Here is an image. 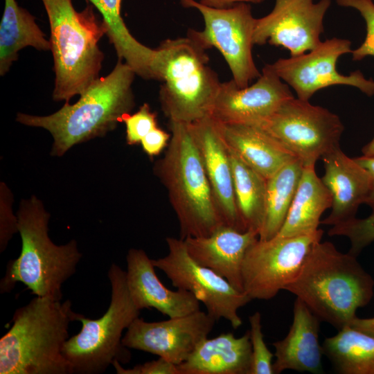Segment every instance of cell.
<instances>
[{
    "mask_svg": "<svg viewBox=\"0 0 374 374\" xmlns=\"http://www.w3.org/2000/svg\"><path fill=\"white\" fill-rule=\"evenodd\" d=\"M328 233L330 236L341 235L348 238L350 254L357 256L374 241V213L365 218L356 217L332 226Z\"/></svg>",
    "mask_w": 374,
    "mask_h": 374,
    "instance_id": "cell-30",
    "label": "cell"
},
{
    "mask_svg": "<svg viewBox=\"0 0 374 374\" xmlns=\"http://www.w3.org/2000/svg\"><path fill=\"white\" fill-rule=\"evenodd\" d=\"M322 349L340 374H374V336L348 326L323 341Z\"/></svg>",
    "mask_w": 374,
    "mask_h": 374,
    "instance_id": "cell-27",
    "label": "cell"
},
{
    "mask_svg": "<svg viewBox=\"0 0 374 374\" xmlns=\"http://www.w3.org/2000/svg\"><path fill=\"white\" fill-rule=\"evenodd\" d=\"M103 17L106 35L118 59L130 65L145 80H154L153 71L157 50L146 46L130 33L121 14L122 0H87Z\"/></svg>",
    "mask_w": 374,
    "mask_h": 374,
    "instance_id": "cell-25",
    "label": "cell"
},
{
    "mask_svg": "<svg viewBox=\"0 0 374 374\" xmlns=\"http://www.w3.org/2000/svg\"><path fill=\"white\" fill-rule=\"evenodd\" d=\"M179 1L185 8L198 10L204 21V30L190 29L187 36L205 50L217 48L239 87L249 86L252 80L260 76L252 55L256 18L253 17L248 3H239L227 8H214L195 0Z\"/></svg>",
    "mask_w": 374,
    "mask_h": 374,
    "instance_id": "cell-10",
    "label": "cell"
},
{
    "mask_svg": "<svg viewBox=\"0 0 374 374\" xmlns=\"http://www.w3.org/2000/svg\"><path fill=\"white\" fill-rule=\"evenodd\" d=\"M293 97L289 85L266 64L251 85L240 88L233 79L221 82L210 117L220 123L258 125Z\"/></svg>",
    "mask_w": 374,
    "mask_h": 374,
    "instance_id": "cell-16",
    "label": "cell"
},
{
    "mask_svg": "<svg viewBox=\"0 0 374 374\" xmlns=\"http://www.w3.org/2000/svg\"><path fill=\"white\" fill-rule=\"evenodd\" d=\"M190 127L224 224L247 231L237 208L229 150L216 123L208 116L190 123Z\"/></svg>",
    "mask_w": 374,
    "mask_h": 374,
    "instance_id": "cell-17",
    "label": "cell"
},
{
    "mask_svg": "<svg viewBox=\"0 0 374 374\" xmlns=\"http://www.w3.org/2000/svg\"><path fill=\"white\" fill-rule=\"evenodd\" d=\"M374 280L355 256L329 241L317 242L285 290L300 299L321 321L337 330L350 326L373 296Z\"/></svg>",
    "mask_w": 374,
    "mask_h": 374,
    "instance_id": "cell-1",
    "label": "cell"
},
{
    "mask_svg": "<svg viewBox=\"0 0 374 374\" xmlns=\"http://www.w3.org/2000/svg\"><path fill=\"white\" fill-rule=\"evenodd\" d=\"M324 175L321 178L330 190L332 202L328 216L321 224L334 226L356 217L372 186L369 172L355 158L348 157L340 146L321 157Z\"/></svg>",
    "mask_w": 374,
    "mask_h": 374,
    "instance_id": "cell-18",
    "label": "cell"
},
{
    "mask_svg": "<svg viewBox=\"0 0 374 374\" xmlns=\"http://www.w3.org/2000/svg\"><path fill=\"white\" fill-rule=\"evenodd\" d=\"M355 159L369 172L371 176V190L364 204L371 208L372 213H374V157L362 155Z\"/></svg>",
    "mask_w": 374,
    "mask_h": 374,
    "instance_id": "cell-36",
    "label": "cell"
},
{
    "mask_svg": "<svg viewBox=\"0 0 374 374\" xmlns=\"http://www.w3.org/2000/svg\"><path fill=\"white\" fill-rule=\"evenodd\" d=\"M80 314L70 300L36 296L17 309L0 339V374H71L62 349L71 322Z\"/></svg>",
    "mask_w": 374,
    "mask_h": 374,
    "instance_id": "cell-2",
    "label": "cell"
},
{
    "mask_svg": "<svg viewBox=\"0 0 374 374\" xmlns=\"http://www.w3.org/2000/svg\"><path fill=\"white\" fill-rule=\"evenodd\" d=\"M350 326L374 336V317L361 319L356 317L350 323Z\"/></svg>",
    "mask_w": 374,
    "mask_h": 374,
    "instance_id": "cell-38",
    "label": "cell"
},
{
    "mask_svg": "<svg viewBox=\"0 0 374 374\" xmlns=\"http://www.w3.org/2000/svg\"><path fill=\"white\" fill-rule=\"evenodd\" d=\"M166 240L168 253L163 258L152 259L154 267L161 270L177 289L194 294L216 321L224 319L233 328H238L242 324L238 310L251 301L249 296L195 262L188 254L184 240L167 237Z\"/></svg>",
    "mask_w": 374,
    "mask_h": 374,
    "instance_id": "cell-12",
    "label": "cell"
},
{
    "mask_svg": "<svg viewBox=\"0 0 374 374\" xmlns=\"http://www.w3.org/2000/svg\"><path fill=\"white\" fill-rule=\"evenodd\" d=\"M249 335L251 344L250 374H274L272 353L267 348L262 331L261 314L256 312L249 317Z\"/></svg>",
    "mask_w": 374,
    "mask_h": 374,
    "instance_id": "cell-31",
    "label": "cell"
},
{
    "mask_svg": "<svg viewBox=\"0 0 374 374\" xmlns=\"http://www.w3.org/2000/svg\"></svg>",
    "mask_w": 374,
    "mask_h": 374,
    "instance_id": "cell-40",
    "label": "cell"
},
{
    "mask_svg": "<svg viewBox=\"0 0 374 374\" xmlns=\"http://www.w3.org/2000/svg\"><path fill=\"white\" fill-rule=\"evenodd\" d=\"M123 121L126 126V141L129 145L141 143L142 139L154 128L158 127L157 116L151 112L148 103H144L133 114H126Z\"/></svg>",
    "mask_w": 374,
    "mask_h": 374,
    "instance_id": "cell-33",
    "label": "cell"
},
{
    "mask_svg": "<svg viewBox=\"0 0 374 374\" xmlns=\"http://www.w3.org/2000/svg\"><path fill=\"white\" fill-rule=\"evenodd\" d=\"M319 319L299 298L293 307V320L287 335L272 344L275 349L274 374L285 370L322 373V345L319 341Z\"/></svg>",
    "mask_w": 374,
    "mask_h": 374,
    "instance_id": "cell-21",
    "label": "cell"
},
{
    "mask_svg": "<svg viewBox=\"0 0 374 374\" xmlns=\"http://www.w3.org/2000/svg\"><path fill=\"white\" fill-rule=\"evenodd\" d=\"M49 217L35 197L21 203L17 220L21 251L17 259L7 265L0 281L1 294L10 292L20 282L36 296L62 300V286L75 273L82 254L74 240L59 246L51 240Z\"/></svg>",
    "mask_w": 374,
    "mask_h": 374,
    "instance_id": "cell-6",
    "label": "cell"
},
{
    "mask_svg": "<svg viewBox=\"0 0 374 374\" xmlns=\"http://www.w3.org/2000/svg\"><path fill=\"white\" fill-rule=\"evenodd\" d=\"M126 260L127 287L140 310L153 308L173 318L200 310V301L191 292L181 289L171 290L162 283L152 259L143 249H130Z\"/></svg>",
    "mask_w": 374,
    "mask_h": 374,
    "instance_id": "cell-19",
    "label": "cell"
},
{
    "mask_svg": "<svg viewBox=\"0 0 374 374\" xmlns=\"http://www.w3.org/2000/svg\"><path fill=\"white\" fill-rule=\"evenodd\" d=\"M32 46L39 51L51 50V42L28 10L19 6L16 0H5L4 11L0 24V75L9 71L18 59L22 48Z\"/></svg>",
    "mask_w": 374,
    "mask_h": 374,
    "instance_id": "cell-26",
    "label": "cell"
},
{
    "mask_svg": "<svg viewBox=\"0 0 374 374\" xmlns=\"http://www.w3.org/2000/svg\"><path fill=\"white\" fill-rule=\"evenodd\" d=\"M332 195L315 171L304 166L297 190L285 220L276 236L310 234L319 229L323 212L331 208Z\"/></svg>",
    "mask_w": 374,
    "mask_h": 374,
    "instance_id": "cell-24",
    "label": "cell"
},
{
    "mask_svg": "<svg viewBox=\"0 0 374 374\" xmlns=\"http://www.w3.org/2000/svg\"><path fill=\"white\" fill-rule=\"evenodd\" d=\"M170 136L159 127L154 128L141 142L143 151L150 157L159 154L168 146Z\"/></svg>",
    "mask_w": 374,
    "mask_h": 374,
    "instance_id": "cell-35",
    "label": "cell"
},
{
    "mask_svg": "<svg viewBox=\"0 0 374 374\" xmlns=\"http://www.w3.org/2000/svg\"><path fill=\"white\" fill-rule=\"evenodd\" d=\"M136 73L118 59L112 71L96 79L73 105L65 103L48 116L18 113L17 121L42 127L53 138L52 154L61 156L72 146L113 130L134 106L132 85Z\"/></svg>",
    "mask_w": 374,
    "mask_h": 374,
    "instance_id": "cell-3",
    "label": "cell"
},
{
    "mask_svg": "<svg viewBox=\"0 0 374 374\" xmlns=\"http://www.w3.org/2000/svg\"><path fill=\"white\" fill-rule=\"evenodd\" d=\"M156 50L154 73L168 121L193 123L210 116L221 82L206 50L188 36L166 39Z\"/></svg>",
    "mask_w": 374,
    "mask_h": 374,
    "instance_id": "cell-7",
    "label": "cell"
},
{
    "mask_svg": "<svg viewBox=\"0 0 374 374\" xmlns=\"http://www.w3.org/2000/svg\"><path fill=\"white\" fill-rule=\"evenodd\" d=\"M112 287L111 302L106 312L97 319L80 314L81 330L64 343L62 353L73 373L99 374L118 360L126 363L130 353L122 344V334L139 317L126 280V272L113 263L108 271Z\"/></svg>",
    "mask_w": 374,
    "mask_h": 374,
    "instance_id": "cell-8",
    "label": "cell"
},
{
    "mask_svg": "<svg viewBox=\"0 0 374 374\" xmlns=\"http://www.w3.org/2000/svg\"><path fill=\"white\" fill-rule=\"evenodd\" d=\"M362 153L366 157H374V136L362 148Z\"/></svg>",
    "mask_w": 374,
    "mask_h": 374,
    "instance_id": "cell-39",
    "label": "cell"
},
{
    "mask_svg": "<svg viewBox=\"0 0 374 374\" xmlns=\"http://www.w3.org/2000/svg\"><path fill=\"white\" fill-rule=\"evenodd\" d=\"M351 52L350 40L333 37L307 53L280 58L270 65L280 78L293 88L297 98L303 100H310L318 91L335 85L356 87L372 96L373 80L366 79L359 70L345 75L337 69L339 58Z\"/></svg>",
    "mask_w": 374,
    "mask_h": 374,
    "instance_id": "cell-13",
    "label": "cell"
},
{
    "mask_svg": "<svg viewBox=\"0 0 374 374\" xmlns=\"http://www.w3.org/2000/svg\"><path fill=\"white\" fill-rule=\"evenodd\" d=\"M337 4L357 10L366 23V37L362 44L352 50V58L359 61L374 56V3L373 0H336Z\"/></svg>",
    "mask_w": 374,
    "mask_h": 374,
    "instance_id": "cell-32",
    "label": "cell"
},
{
    "mask_svg": "<svg viewBox=\"0 0 374 374\" xmlns=\"http://www.w3.org/2000/svg\"><path fill=\"white\" fill-rule=\"evenodd\" d=\"M170 139L154 172L167 190L180 238L205 237L224 224L217 208L190 123L169 121Z\"/></svg>",
    "mask_w": 374,
    "mask_h": 374,
    "instance_id": "cell-4",
    "label": "cell"
},
{
    "mask_svg": "<svg viewBox=\"0 0 374 374\" xmlns=\"http://www.w3.org/2000/svg\"><path fill=\"white\" fill-rule=\"evenodd\" d=\"M331 0H275L272 10L256 19L254 45H270L297 56L317 48L321 42L323 19Z\"/></svg>",
    "mask_w": 374,
    "mask_h": 374,
    "instance_id": "cell-14",
    "label": "cell"
},
{
    "mask_svg": "<svg viewBox=\"0 0 374 374\" xmlns=\"http://www.w3.org/2000/svg\"><path fill=\"white\" fill-rule=\"evenodd\" d=\"M304 166L294 159L267 180L265 213L260 240L274 238L287 217L299 184Z\"/></svg>",
    "mask_w": 374,
    "mask_h": 374,
    "instance_id": "cell-28",
    "label": "cell"
},
{
    "mask_svg": "<svg viewBox=\"0 0 374 374\" xmlns=\"http://www.w3.org/2000/svg\"><path fill=\"white\" fill-rule=\"evenodd\" d=\"M228 150L233 171L235 202L241 221L245 230L254 231L259 235L265 213L267 179L231 150Z\"/></svg>",
    "mask_w": 374,
    "mask_h": 374,
    "instance_id": "cell-29",
    "label": "cell"
},
{
    "mask_svg": "<svg viewBox=\"0 0 374 374\" xmlns=\"http://www.w3.org/2000/svg\"><path fill=\"white\" fill-rule=\"evenodd\" d=\"M118 374H180L177 365L159 357L157 360L125 368L118 360L112 363Z\"/></svg>",
    "mask_w": 374,
    "mask_h": 374,
    "instance_id": "cell-34",
    "label": "cell"
},
{
    "mask_svg": "<svg viewBox=\"0 0 374 374\" xmlns=\"http://www.w3.org/2000/svg\"><path fill=\"white\" fill-rule=\"evenodd\" d=\"M215 321L200 310L161 321L148 322L139 317L127 328L122 344L179 365L208 337Z\"/></svg>",
    "mask_w": 374,
    "mask_h": 374,
    "instance_id": "cell-15",
    "label": "cell"
},
{
    "mask_svg": "<svg viewBox=\"0 0 374 374\" xmlns=\"http://www.w3.org/2000/svg\"><path fill=\"white\" fill-rule=\"evenodd\" d=\"M251 366L249 331L240 337L232 332L207 337L177 365L180 374H250Z\"/></svg>",
    "mask_w": 374,
    "mask_h": 374,
    "instance_id": "cell-23",
    "label": "cell"
},
{
    "mask_svg": "<svg viewBox=\"0 0 374 374\" xmlns=\"http://www.w3.org/2000/svg\"><path fill=\"white\" fill-rule=\"evenodd\" d=\"M51 29V50L55 74L53 99L69 103L99 78L104 54L98 42L106 35L103 20L87 3L77 12L71 0H42Z\"/></svg>",
    "mask_w": 374,
    "mask_h": 374,
    "instance_id": "cell-5",
    "label": "cell"
},
{
    "mask_svg": "<svg viewBox=\"0 0 374 374\" xmlns=\"http://www.w3.org/2000/svg\"><path fill=\"white\" fill-rule=\"evenodd\" d=\"M323 231L306 235L278 237L254 242L242 267L243 290L249 298L269 300L285 290L297 276L312 246Z\"/></svg>",
    "mask_w": 374,
    "mask_h": 374,
    "instance_id": "cell-11",
    "label": "cell"
},
{
    "mask_svg": "<svg viewBox=\"0 0 374 374\" xmlns=\"http://www.w3.org/2000/svg\"><path fill=\"white\" fill-rule=\"evenodd\" d=\"M265 0H200L199 2L214 8H227L239 3H260Z\"/></svg>",
    "mask_w": 374,
    "mask_h": 374,
    "instance_id": "cell-37",
    "label": "cell"
},
{
    "mask_svg": "<svg viewBox=\"0 0 374 374\" xmlns=\"http://www.w3.org/2000/svg\"><path fill=\"white\" fill-rule=\"evenodd\" d=\"M215 122L227 148L267 179L287 163L296 159L258 125Z\"/></svg>",
    "mask_w": 374,
    "mask_h": 374,
    "instance_id": "cell-22",
    "label": "cell"
},
{
    "mask_svg": "<svg viewBox=\"0 0 374 374\" xmlns=\"http://www.w3.org/2000/svg\"><path fill=\"white\" fill-rule=\"evenodd\" d=\"M258 239L252 230L241 231L222 224L205 237H187L184 240L190 256L225 278L235 289L244 292L242 267L249 247ZM245 293V292H244Z\"/></svg>",
    "mask_w": 374,
    "mask_h": 374,
    "instance_id": "cell-20",
    "label": "cell"
},
{
    "mask_svg": "<svg viewBox=\"0 0 374 374\" xmlns=\"http://www.w3.org/2000/svg\"><path fill=\"white\" fill-rule=\"evenodd\" d=\"M277 140L304 166H315L326 154L339 147L344 130L338 115L293 97L266 120L256 125Z\"/></svg>",
    "mask_w": 374,
    "mask_h": 374,
    "instance_id": "cell-9",
    "label": "cell"
}]
</instances>
